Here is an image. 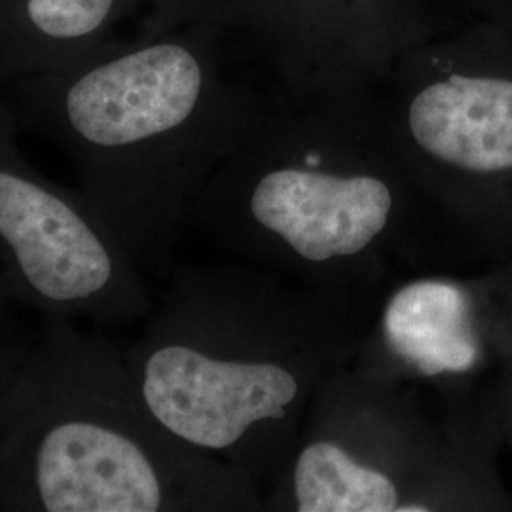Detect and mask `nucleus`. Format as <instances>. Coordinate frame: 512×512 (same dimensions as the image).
<instances>
[{"instance_id":"nucleus-1","label":"nucleus","mask_w":512,"mask_h":512,"mask_svg":"<svg viewBox=\"0 0 512 512\" xmlns=\"http://www.w3.org/2000/svg\"><path fill=\"white\" fill-rule=\"evenodd\" d=\"M190 224L245 264L351 293H378L393 264L442 245L380 90L272 84Z\"/></svg>"},{"instance_id":"nucleus-2","label":"nucleus","mask_w":512,"mask_h":512,"mask_svg":"<svg viewBox=\"0 0 512 512\" xmlns=\"http://www.w3.org/2000/svg\"><path fill=\"white\" fill-rule=\"evenodd\" d=\"M372 296L245 262L186 266L124 357L165 429L238 469L264 503L315 393L363 346Z\"/></svg>"},{"instance_id":"nucleus-3","label":"nucleus","mask_w":512,"mask_h":512,"mask_svg":"<svg viewBox=\"0 0 512 512\" xmlns=\"http://www.w3.org/2000/svg\"><path fill=\"white\" fill-rule=\"evenodd\" d=\"M0 511L264 512V503L238 469L165 429L124 348L44 315L0 401Z\"/></svg>"},{"instance_id":"nucleus-4","label":"nucleus","mask_w":512,"mask_h":512,"mask_svg":"<svg viewBox=\"0 0 512 512\" xmlns=\"http://www.w3.org/2000/svg\"><path fill=\"white\" fill-rule=\"evenodd\" d=\"M262 99L169 40L80 76L55 110L84 162V198L141 266L160 268Z\"/></svg>"},{"instance_id":"nucleus-5","label":"nucleus","mask_w":512,"mask_h":512,"mask_svg":"<svg viewBox=\"0 0 512 512\" xmlns=\"http://www.w3.org/2000/svg\"><path fill=\"white\" fill-rule=\"evenodd\" d=\"M501 389L442 393L357 363L311 401L264 512L512 511Z\"/></svg>"},{"instance_id":"nucleus-6","label":"nucleus","mask_w":512,"mask_h":512,"mask_svg":"<svg viewBox=\"0 0 512 512\" xmlns=\"http://www.w3.org/2000/svg\"><path fill=\"white\" fill-rule=\"evenodd\" d=\"M378 90L440 243L512 262V29L450 16Z\"/></svg>"},{"instance_id":"nucleus-7","label":"nucleus","mask_w":512,"mask_h":512,"mask_svg":"<svg viewBox=\"0 0 512 512\" xmlns=\"http://www.w3.org/2000/svg\"><path fill=\"white\" fill-rule=\"evenodd\" d=\"M124 327L154 310L143 266L84 194L27 171L0 129V304Z\"/></svg>"},{"instance_id":"nucleus-8","label":"nucleus","mask_w":512,"mask_h":512,"mask_svg":"<svg viewBox=\"0 0 512 512\" xmlns=\"http://www.w3.org/2000/svg\"><path fill=\"white\" fill-rule=\"evenodd\" d=\"M353 363L442 393L503 389L512 363V262L471 277L401 281L374 308Z\"/></svg>"},{"instance_id":"nucleus-9","label":"nucleus","mask_w":512,"mask_h":512,"mask_svg":"<svg viewBox=\"0 0 512 512\" xmlns=\"http://www.w3.org/2000/svg\"><path fill=\"white\" fill-rule=\"evenodd\" d=\"M239 18L272 84L346 92L378 90L450 16L433 0H239Z\"/></svg>"},{"instance_id":"nucleus-10","label":"nucleus","mask_w":512,"mask_h":512,"mask_svg":"<svg viewBox=\"0 0 512 512\" xmlns=\"http://www.w3.org/2000/svg\"><path fill=\"white\" fill-rule=\"evenodd\" d=\"M114 0H29L31 23L57 40L86 37L110 14Z\"/></svg>"},{"instance_id":"nucleus-11","label":"nucleus","mask_w":512,"mask_h":512,"mask_svg":"<svg viewBox=\"0 0 512 512\" xmlns=\"http://www.w3.org/2000/svg\"><path fill=\"white\" fill-rule=\"evenodd\" d=\"M440 10L456 18L480 19L512 29V0H433Z\"/></svg>"},{"instance_id":"nucleus-12","label":"nucleus","mask_w":512,"mask_h":512,"mask_svg":"<svg viewBox=\"0 0 512 512\" xmlns=\"http://www.w3.org/2000/svg\"><path fill=\"white\" fill-rule=\"evenodd\" d=\"M501 404H503V435H505V442L512 448V363L503 382Z\"/></svg>"}]
</instances>
